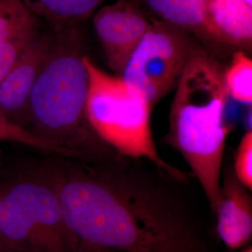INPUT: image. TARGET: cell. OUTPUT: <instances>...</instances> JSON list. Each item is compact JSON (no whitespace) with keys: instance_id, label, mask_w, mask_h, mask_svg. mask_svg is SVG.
Segmentation results:
<instances>
[{"instance_id":"1","label":"cell","mask_w":252,"mask_h":252,"mask_svg":"<svg viewBox=\"0 0 252 252\" xmlns=\"http://www.w3.org/2000/svg\"><path fill=\"white\" fill-rule=\"evenodd\" d=\"M64 220L80 248L122 252H199L170 198L143 176L118 166L89 173L56 170Z\"/></svg>"},{"instance_id":"2","label":"cell","mask_w":252,"mask_h":252,"mask_svg":"<svg viewBox=\"0 0 252 252\" xmlns=\"http://www.w3.org/2000/svg\"><path fill=\"white\" fill-rule=\"evenodd\" d=\"M81 26L53 31L54 38L28 102V130L65 157H97L108 144L88 121L89 73Z\"/></svg>"},{"instance_id":"3","label":"cell","mask_w":252,"mask_h":252,"mask_svg":"<svg viewBox=\"0 0 252 252\" xmlns=\"http://www.w3.org/2000/svg\"><path fill=\"white\" fill-rule=\"evenodd\" d=\"M176 89L166 141L185 158L217 215L225 141L231 130L224 120L229 94L223 71L200 47L186 67Z\"/></svg>"},{"instance_id":"4","label":"cell","mask_w":252,"mask_h":252,"mask_svg":"<svg viewBox=\"0 0 252 252\" xmlns=\"http://www.w3.org/2000/svg\"><path fill=\"white\" fill-rule=\"evenodd\" d=\"M0 230L13 252H79L51 180L0 175Z\"/></svg>"},{"instance_id":"5","label":"cell","mask_w":252,"mask_h":252,"mask_svg":"<svg viewBox=\"0 0 252 252\" xmlns=\"http://www.w3.org/2000/svg\"><path fill=\"white\" fill-rule=\"evenodd\" d=\"M84 61L89 80L86 116L96 135L119 154L146 158L176 180H186L185 174L158 153L151 130L152 107L131 94L122 77L104 72L86 55Z\"/></svg>"},{"instance_id":"6","label":"cell","mask_w":252,"mask_h":252,"mask_svg":"<svg viewBox=\"0 0 252 252\" xmlns=\"http://www.w3.org/2000/svg\"><path fill=\"white\" fill-rule=\"evenodd\" d=\"M192 36L170 23L151 18L150 26L122 76L134 97L153 108L176 89L200 48Z\"/></svg>"},{"instance_id":"7","label":"cell","mask_w":252,"mask_h":252,"mask_svg":"<svg viewBox=\"0 0 252 252\" xmlns=\"http://www.w3.org/2000/svg\"><path fill=\"white\" fill-rule=\"evenodd\" d=\"M94 26L109 67L122 77L131 55L147 32L151 18L140 0H117L94 14Z\"/></svg>"},{"instance_id":"8","label":"cell","mask_w":252,"mask_h":252,"mask_svg":"<svg viewBox=\"0 0 252 252\" xmlns=\"http://www.w3.org/2000/svg\"><path fill=\"white\" fill-rule=\"evenodd\" d=\"M53 38L51 29L41 31L0 84V112L10 122L25 128L30 96Z\"/></svg>"},{"instance_id":"9","label":"cell","mask_w":252,"mask_h":252,"mask_svg":"<svg viewBox=\"0 0 252 252\" xmlns=\"http://www.w3.org/2000/svg\"><path fill=\"white\" fill-rule=\"evenodd\" d=\"M246 189L233 172L225 174L220 186L217 230L223 243L232 250L241 248L252 237V197Z\"/></svg>"},{"instance_id":"10","label":"cell","mask_w":252,"mask_h":252,"mask_svg":"<svg viewBox=\"0 0 252 252\" xmlns=\"http://www.w3.org/2000/svg\"><path fill=\"white\" fill-rule=\"evenodd\" d=\"M160 20L208 42L223 44L209 19L207 0H140Z\"/></svg>"},{"instance_id":"11","label":"cell","mask_w":252,"mask_h":252,"mask_svg":"<svg viewBox=\"0 0 252 252\" xmlns=\"http://www.w3.org/2000/svg\"><path fill=\"white\" fill-rule=\"evenodd\" d=\"M209 19L223 44L251 51L252 7L243 0H207Z\"/></svg>"},{"instance_id":"12","label":"cell","mask_w":252,"mask_h":252,"mask_svg":"<svg viewBox=\"0 0 252 252\" xmlns=\"http://www.w3.org/2000/svg\"><path fill=\"white\" fill-rule=\"evenodd\" d=\"M38 18L44 20L52 31L81 26L107 0H22Z\"/></svg>"},{"instance_id":"13","label":"cell","mask_w":252,"mask_h":252,"mask_svg":"<svg viewBox=\"0 0 252 252\" xmlns=\"http://www.w3.org/2000/svg\"><path fill=\"white\" fill-rule=\"evenodd\" d=\"M228 94L238 102H252V61L244 51L233 55L229 67L223 73Z\"/></svg>"},{"instance_id":"14","label":"cell","mask_w":252,"mask_h":252,"mask_svg":"<svg viewBox=\"0 0 252 252\" xmlns=\"http://www.w3.org/2000/svg\"><path fill=\"white\" fill-rule=\"evenodd\" d=\"M39 21L22 0H0V44Z\"/></svg>"},{"instance_id":"15","label":"cell","mask_w":252,"mask_h":252,"mask_svg":"<svg viewBox=\"0 0 252 252\" xmlns=\"http://www.w3.org/2000/svg\"><path fill=\"white\" fill-rule=\"evenodd\" d=\"M40 32L38 22L0 44V84Z\"/></svg>"},{"instance_id":"16","label":"cell","mask_w":252,"mask_h":252,"mask_svg":"<svg viewBox=\"0 0 252 252\" xmlns=\"http://www.w3.org/2000/svg\"><path fill=\"white\" fill-rule=\"evenodd\" d=\"M0 141H11L40 149L50 153L61 154L56 147L47 143L25 127L10 122L0 112Z\"/></svg>"},{"instance_id":"17","label":"cell","mask_w":252,"mask_h":252,"mask_svg":"<svg viewBox=\"0 0 252 252\" xmlns=\"http://www.w3.org/2000/svg\"><path fill=\"white\" fill-rule=\"evenodd\" d=\"M234 175L249 190L252 189V132L245 134L239 144L235 159Z\"/></svg>"},{"instance_id":"18","label":"cell","mask_w":252,"mask_h":252,"mask_svg":"<svg viewBox=\"0 0 252 252\" xmlns=\"http://www.w3.org/2000/svg\"><path fill=\"white\" fill-rule=\"evenodd\" d=\"M0 252H13L6 242L5 241L1 230H0Z\"/></svg>"},{"instance_id":"19","label":"cell","mask_w":252,"mask_h":252,"mask_svg":"<svg viewBox=\"0 0 252 252\" xmlns=\"http://www.w3.org/2000/svg\"><path fill=\"white\" fill-rule=\"evenodd\" d=\"M79 252H122L114 251V250H97V249H79Z\"/></svg>"},{"instance_id":"20","label":"cell","mask_w":252,"mask_h":252,"mask_svg":"<svg viewBox=\"0 0 252 252\" xmlns=\"http://www.w3.org/2000/svg\"><path fill=\"white\" fill-rule=\"evenodd\" d=\"M243 1L252 7V0H243Z\"/></svg>"},{"instance_id":"21","label":"cell","mask_w":252,"mask_h":252,"mask_svg":"<svg viewBox=\"0 0 252 252\" xmlns=\"http://www.w3.org/2000/svg\"><path fill=\"white\" fill-rule=\"evenodd\" d=\"M243 252H252V249H248V250H245V251Z\"/></svg>"}]
</instances>
